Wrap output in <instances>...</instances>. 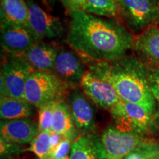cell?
<instances>
[{
  "label": "cell",
  "mask_w": 159,
  "mask_h": 159,
  "mask_svg": "<svg viewBox=\"0 0 159 159\" xmlns=\"http://www.w3.org/2000/svg\"><path fill=\"white\" fill-rule=\"evenodd\" d=\"M66 42L89 62H111L132 49L134 35L117 19L76 11L69 14Z\"/></svg>",
  "instance_id": "1"
},
{
  "label": "cell",
  "mask_w": 159,
  "mask_h": 159,
  "mask_svg": "<svg viewBox=\"0 0 159 159\" xmlns=\"http://www.w3.org/2000/svg\"><path fill=\"white\" fill-rule=\"evenodd\" d=\"M118 93L122 100L142 106L156 114V100L150 84V69L136 55H126L111 62H91Z\"/></svg>",
  "instance_id": "2"
},
{
  "label": "cell",
  "mask_w": 159,
  "mask_h": 159,
  "mask_svg": "<svg viewBox=\"0 0 159 159\" xmlns=\"http://www.w3.org/2000/svg\"><path fill=\"white\" fill-rule=\"evenodd\" d=\"M69 88L52 71H35L27 80L24 99L39 108L51 102H62Z\"/></svg>",
  "instance_id": "3"
},
{
  "label": "cell",
  "mask_w": 159,
  "mask_h": 159,
  "mask_svg": "<svg viewBox=\"0 0 159 159\" xmlns=\"http://www.w3.org/2000/svg\"><path fill=\"white\" fill-rule=\"evenodd\" d=\"M33 71L34 69L21 55L4 52L0 74L1 97L24 99L27 80Z\"/></svg>",
  "instance_id": "4"
},
{
  "label": "cell",
  "mask_w": 159,
  "mask_h": 159,
  "mask_svg": "<svg viewBox=\"0 0 159 159\" xmlns=\"http://www.w3.org/2000/svg\"><path fill=\"white\" fill-rule=\"evenodd\" d=\"M110 113L119 130L146 136L156 134L158 130L155 116L135 103L122 99Z\"/></svg>",
  "instance_id": "5"
},
{
  "label": "cell",
  "mask_w": 159,
  "mask_h": 159,
  "mask_svg": "<svg viewBox=\"0 0 159 159\" xmlns=\"http://www.w3.org/2000/svg\"><path fill=\"white\" fill-rule=\"evenodd\" d=\"M121 19L133 35L159 25V0H122Z\"/></svg>",
  "instance_id": "6"
},
{
  "label": "cell",
  "mask_w": 159,
  "mask_h": 159,
  "mask_svg": "<svg viewBox=\"0 0 159 159\" xmlns=\"http://www.w3.org/2000/svg\"><path fill=\"white\" fill-rule=\"evenodd\" d=\"M80 85L85 96L109 112L122 100L113 85L92 64L86 69Z\"/></svg>",
  "instance_id": "7"
},
{
  "label": "cell",
  "mask_w": 159,
  "mask_h": 159,
  "mask_svg": "<svg viewBox=\"0 0 159 159\" xmlns=\"http://www.w3.org/2000/svg\"><path fill=\"white\" fill-rule=\"evenodd\" d=\"M149 138L132 132H125L109 128L102 135L106 159H123Z\"/></svg>",
  "instance_id": "8"
},
{
  "label": "cell",
  "mask_w": 159,
  "mask_h": 159,
  "mask_svg": "<svg viewBox=\"0 0 159 159\" xmlns=\"http://www.w3.org/2000/svg\"><path fill=\"white\" fill-rule=\"evenodd\" d=\"M29 10L27 27L37 41L60 38L64 33L62 22L57 17L47 13L33 0H26Z\"/></svg>",
  "instance_id": "9"
},
{
  "label": "cell",
  "mask_w": 159,
  "mask_h": 159,
  "mask_svg": "<svg viewBox=\"0 0 159 159\" xmlns=\"http://www.w3.org/2000/svg\"><path fill=\"white\" fill-rule=\"evenodd\" d=\"M85 71L83 58L78 53L65 48L57 49L52 72L70 88L80 85Z\"/></svg>",
  "instance_id": "10"
},
{
  "label": "cell",
  "mask_w": 159,
  "mask_h": 159,
  "mask_svg": "<svg viewBox=\"0 0 159 159\" xmlns=\"http://www.w3.org/2000/svg\"><path fill=\"white\" fill-rule=\"evenodd\" d=\"M132 49L150 70L159 69V25L151 26L134 35Z\"/></svg>",
  "instance_id": "11"
},
{
  "label": "cell",
  "mask_w": 159,
  "mask_h": 159,
  "mask_svg": "<svg viewBox=\"0 0 159 159\" xmlns=\"http://www.w3.org/2000/svg\"><path fill=\"white\" fill-rule=\"evenodd\" d=\"M37 41L27 27L1 23L0 42L3 52L21 55Z\"/></svg>",
  "instance_id": "12"
},
{
  "label": "cell",
  "mask_w": 159,
  "mask_h": 159,
  "mask_svg": "<svg viewBox=\"0 0 159 159\" xmlns=\"http://www.w3.org/2000/svg\"><path fill=\"white\" fill-rule=\"evenodd\" d=\"M39 133V127L29 118L1 121V139L10 144H28Z\"/></svg>",
  "instance_id": "13"
},
{
  "label": "cell",
  "mask_w": 159,
  "mask_h": 159,
  "mask_svg": "<svg viewBox=\"0 0 159 159\" xmlns=\"http://www.w3.org/2000/svg\"><path fill=\"white\" fill-rule=\"evenodd\" d=\"M69 106L77 130L87 134L95 127L94 111L81 91L75 89L69 97Z\"/></svg>",
  "instance_id": "14"
},
{
  "label": "cell",
  "mask_w": 159,
  "mask_h": 159,
  "mask_svg": "<svg viewBox=\"0 0 159 159\" xmlns=\"http://www.w3.org/2000/svg\"><path fill=\"white\" fill-rule=\"evenodd\" d=\"M57 49L52 45L38 41L21 55L38 71H52Z\"/></svg>",
  "instance_id": "15"
},
{
  "label": "cell",
  "mask_w": 159,
  "mask_h": 159,
  "mask_svg": "<svg viewBox=\"0 0 159 159\" xmlns=\"http://www.w3.org/2000/svg\"><path fill=\"white\" fill-rule=\"evenodd\" d=\"M69 159H106L102 141L91 135L79 137L71 145Z\"/></svg>",
  "instance_id": "16"
},
{
  "label": "cell",
  "mask_w": 159,
  "mask_h": 159,
  "mask_svg": "<svg viewBox=\"0 0 159 159\" xmlns=\"http://www.w3.org/2000/svg\"><path fill=\"white\" fill-rule=\"evenodd\" d=\"M1 23L27 27L29 10L26 0H0Z\"/></svg>",
  "instance_id": "17"
},
{
  "label": "cell",
  "mask_w": 159,
  "mask_h": 159,
  "mask_svg": "<svg viewBox=\"0 0 159 159\" xmlns=\"http://www.w3.org/2000/svg\"><path fill=\"white\" fill-rule=\"evenodd\" d=\"M34 114V106L24 99L1 97L0 116L3 120L30 118Z\"/></svg>",
  "instance_id": "18"
},
{
  "label": "cell",
  "mask_w": 159,
  "mask_h": 159,
  "mask_svg": "<svg viewBox=\"0 0 159 159\" xmlns=\"http://www.w3.org/2000/svg\"><path fill=\"white\" fill-rule=\"evenodd\" d=\"M75 127L69 105L63 101L57 102L54 111L52 130L72 142L76 136Z\"/></svg>",
  "instance_id": "19"
},
{
  "label": "cell",
  "mask_w": 159,
  "mask_h": 159,
  "mask_svg": "<svg viewBox=\"0 0 159 159\" xmlns=\"http://www.w3.org/2000/svg\"><path fill=\"white\" fill-rule=\"evenodd\" d=\"M85 11L107 19H121L120 7L114 0H87Z\"/></svg>",
  "instance_id": "20"
},
{
  "label": "cell",
  "mask_w": 159,
  "mask_h": 159,
  "mask_svg": "<svg viewBox=\"0 0 159 159\" xmlns=\"http://www.w3.org/2000/svg\"><path fill=\"white\" fill-rule=\"evenodd\" d=\"M28 150L36 155L39 159H49L52 153L50 132L41 131L30 142Z\"/></svg>",
  "instance_id": "21"
},
{
  "label": "cell",
  "mask_w": 159,
  "mask_h": 159,
  "mask_svg": "<svg viewBox=\"0 0 159 159\" xmlns=\"http://www.w3.org/2000/svg\"><path fill=\"white\" fill-rule=\"evenodd\" d=\"M125 159H159V143L149 139Z\"/></svg>",
  "instance_id": "22"
},
{
  "label": "cell",
  "mask_w": 159,
  "mask_h": 159,
  "mask_svg": "<svg viewBox=\"0 0 159 159\" xmlns=\"http://www.w3.org/2000/svg\"><path fill=\"white\" fill-rule=\"evenodd\" d=\"M59 102H51L42 105L39 111V130L41 131L50 132L52 127L53 116L57 103Z\"/></svg>",
  "instance_id": "23"
},
{
  "label": "cell",
  "mask_w": 159,
  "mask_h": 159,
  "mask_svg": "<svg viewBox=\"0 0 159 159\" xmlns=\"http://www.w3.org/2000/svg\"><path fill=\"white\" fill-rule=\"evenodd\" d=\"M71 141L68 139H63L56 149L51 154L49 159H69V155H70Z\"/></svg>",
  "instance_id": "24"
},
{
  "label": "cell",
  "mask_w": 159,
  "mask_h": 159,
  "mask_svg": "<svg viewBox=\"0 0 159 159\" xmlns=\"http://www.w3.org/2000/svg\"><path fill=\"white\" fill-rule=\"evenodd\" d=\"M62 3L70 14L76 11H85L87 0H62Z\"/></svg>",
  "instance_id": "25"
},
{
  "label": "cell",
  "mask_w": 159,
  "mask_h": 159,
  "mask_svg": "<svg viewBox=\"0 0 159 159\" xmlns=\"http://www.w3.org/2000/svg\"><path fill=\"white\" fill-rule=\"evenodd\" d=\"M150 84L152 94L159 104V69L150 70Z\"/></svg>",
  "instance_id": "26"
},
{
  "label": "cell",
  "mask_w": 159,
  "mask_h": 159,
  "mask_svg": "<svg viewBox=\"0 0 159 159\" xmlns=\"http://www.w3.org/2000/svg\"><path fill=\"white\" fill-rule=\"evenodd\" d=\"M64 139V137L61 136L54 131H50V141H51V148H52V153L54 151L58 145L61 144ZM51 153V154H52Z\"/></svg>",
  "instance_id": "27"
},
{
  "label": "cell",
  "mask_w": 159,
  "mask_h": 159,
  "mask_svg": "<svg viewBox=\"0 0 159 159\" xmlns=\"http://www.w3.org/2000/svg\"><path fill=\"white\" fill-rule=\"evenodd\" d=\"M41 1H42L43 5L48 9L51 8L52 5H53V2H54V0H41Z\"/></svg>",
  "instance_id": "28"
},
{
  "label": "cell",
  "mask_w": 159,
  "mask_h": 159,
  "mask_svg": "<svg viewBox=\"0 0 159 159\" xmlns=\"http://www.w3.org/2000/svg\"><path fill=\"white\" fill-rule=\"evenodd\" d=\"M155 119H156L157 126H158V129L159 130V104H158V105H157V111H156V116H155Z\"/></svg>",
  "instance_id": "29"
},
{
  "label": "cell",
  "mask_w": 159,
  "mask_h": 159,
  "mask_svg": "<svg viewBox=\"0 0 159 159\" xmlns=\"http://www.w3.org/2000/svg\"><path fill=\"white\" fill-rule=\"evenodd\" d=\"M114 1L116 2L117 4H118V5H119V7H120V5H121V3H122V0H114Z\"/></svg>",
  "instance_id": "30"
}]
</instances>
